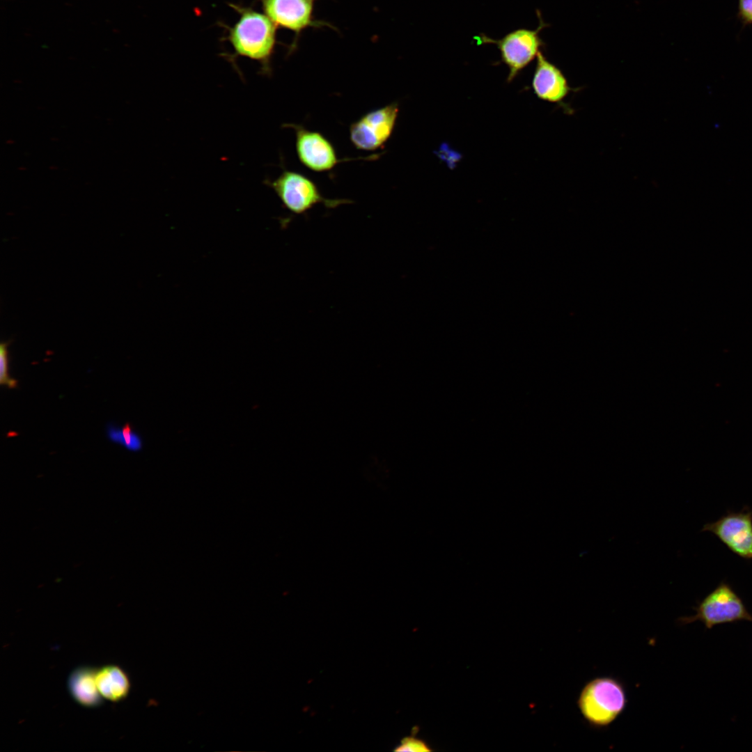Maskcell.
I'll list each match as a JSON object with an SVG mask.
<instances>
[{"label":"cell","mask_w":752,"mask_h":752,"mask_svg":"<svg viewBox=\"0 0 752 752\" xmlns=\"http://www.w3.org/2000/svg\"><path fill=\"white\" fill-rule=\"evenodd\" d=\"M532 88L540 100L551 103L562 102L573 89L563 72L540 52L532 79Z\"/></svg>","instance_id":"cell-10"},{"label":"cell","mask_w":752,"mask_h":752,"mask_svg":"<svg viewBox=\"0 0 752 752\" xmlns=\"http://www.w3.org/2000/svg\"><path fill=\"white\" fill-rule=\"evenodd\" d=\"M97 668L81 666L75 668L68 678V689L72 699L86 708L99 707L103 703L96 684Z\"/></svg>","instance_id":"cell-11"},{"label":"cell","mask_w":752,"mask_h":752,"mask_svg":"<svg viewBox=\"0 0 752 752\" xmlns=\"http://www.w3.org/2000/svg\"><path fill=\"white\" fill-rule=\"evenodd\" d=\"M284 207L289 212L304 214L318 204L327 208H335L341 205L350 203L345 198H328L322 194L317 185L305 175L284 170L273 181H267Z\"/></svg>","instance_id":"cell-4"},{"label":"cell","mask_w":752,"mask_h":752,"mask_svg":"<svg viewBox=\"0 0 752 752\" xmlns=\"http://www.w3.org/2000/svg\"><path fill=\"white\" fill-rule=\"evenodd\" d=\"M696 613L679 619L681 624L686 625L696 621L702 622L705 628L712 629L715 625L737 621L752 622V615L732 587L724 581L721 582L695 608Z\"/></svg>","instance_id":"cell-5"},{"label":"cell","mask_w":752,"mask_h":752,"mask_svg":"<svg viewBox=\"0 0 752 752\" xmlns=\"http://www.w3.org/2000/svg\"><path fill=\"white\" fill-rule=\"evenodd\" d=\"M540 19L536 29H517L499 39H494L484 33L474 37L478 45L492 44L496 46L500 52L501 61L508 68V82L512 81L519 72L537 58L545 45L540 36L541 30L547 26L538 11Z\"/></svg>","instance_id":"cell-3"},{"label":"cell","mask_w":752,"mask_h":752,"mask_svg":"<svg viewBox=\"0 0 752 752\" xmlns=\"http://www.w3.org/2000/svg\"><path fill=\"white\" fill-rule=\"evenodd\" d=\"M96 684L102 697L113 703L125 699L131 687L127 674L116 664L104 665L97 669Z\"/></svg>","instance_id":"cell-12"},{"label":"cell","mask_w":752,"mask_h":752,"mask_svg":"<svg viewBox=\"0 0 752 752\" xmlns=\"http://www.w3.org/2000/svg\"><path fill=\"white\" fill-rule=\"evenodd\" d=\"M394 751L407 752H425L431 751L432 750L423 739L413 736H409L403 738L400 741V744L394 749Z\"/></svg>","instance_id":"cell-14"},{"label":"cell","mask_w":752,"mask_h":752,"mask_svg":"<svg viewBox=\"0 0 752 752\" xmlns=\"http://www.w3.org/2000/svg\"><path fill=\"white\" fill-rule=\"evenodd\" d=\"M295 134V149L301 164L311 171L325 173L336 168L346 159H340L331 142L322 133L302 125L286 124Z\"/></svg>","instance_id":"cell-8"},{"label":"cell","mask_w":752,"mask_h":752,"mask_svg":"<svg viewBox=\"0 0 752 752\" xmlns=\"http://www.w3.org/2000/svg\"><path fill=\"white\" fill-rule=\"evenodd\" d=\"M627 703L625 687L612 677H599L587 682L577 703L580 713L592 727L609 726L624 711Z\"/></svg>","instance_id":"cell-2"},{"label":"cell","mask_w":752,"mask_h":752,"mask_svg":"<svg viewBox=\"0 0 752 752\" xmlns=\"http://www.w3.org/2000/svg\"><path fill=\"white\" fill-rule=\"evenodd\" d=\"M8 345L9 342H2L0 344V384L9 389H15L17 386V381L8 375Z\"/></svg>","instance_id":"cell-13"},{"label":"cell","mask_w":752,"mask_h":752,"mask_svg":"<svg viewBox=\"0 0 752 752\" xmlns=\"http://www.w3.org/2000/svg\"><path fill=\"white\" fill-rule=\"evenodd\" d=\"M399 111L398 104L393 102L361 116L350 126L349 136L352 145L365 151L383 148L393 134Z\"/></svg>","instance_id":"cell-6"},{"label":"cell","mask_w":752,"mask_h":752,"mask_svg":"<svg viewBox=\"0 0 752 752\" xmlns=\"http://www.w3.org/2000/svg\"><path fill=\"white\" fill-rule=\"evenodd\" d=\"M238 14L233 26H225V39L231 45L235 56L246 57L259 62L262 72H272L271 61L276 44V26L265 15L251 7L229 3Z\"/></svg>","instance_id":"cell-1"},{"label":"cell","mask_w":752,"mask_h":752,"mask_svg":"<svg viewBox=\"0 0 752 752\" xmlns=\"http://www.w3.org/2000/svg\"><path fill=\"white\" fill-rule=\"evenodd\" d=\"M122 444L132 450H139L141 443L138 436L132 431L129 424H126L122 430Z\"/></svg>","instance_id":"cell-15"},{"label":"cell","mask_w":752,"mask_h":752,"mask_svg":"<svg viewBox=\"0 0 752 752\" xmlns=\"http://www.w3.org/2000/svg\"><path fill=\"white\" fill-rule=\"evenodd\" d=\"M264 14L276 28L288 29L295 34L289 52L296 49L301 33L309 27H329L327 22L315 19V3L317 0H260Z\"/></svg>","instance_id":"cell-7"},{"label":"cell","mask_w":752,"mask_h":752,"mask_svg":"<svg viewBox=\"0 0 752 752\" xmlns=\"http://www.w3.org/2000/svg\"><path fill=\"white\" fill-rule=\"evenodd\" d=\"M702 531L713 533L738 556L752 559V512H728Z\"/></svg>","instance_id":"cell-9"},{"label":"cell","mask_w":752,"mask_h":752,"mask_svg":"<svg viewBox=\"0 0 752 752\" xmlns=\"http://www.w3.org/2000/svg\"><path fill=\"white\" fill-rule=\"evenodd\" d=\"M739 13L746 22H752V0H739Z\"/></svg>","instance_id":"cell-16"}]
</instances>
